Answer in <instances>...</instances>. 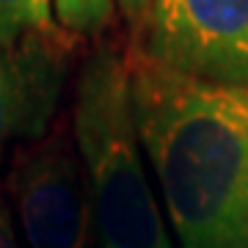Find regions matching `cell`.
<instances>
[{
    "instance_id": "3957f363",
    "label": "cell",
    "mask_w": 248,
    "mask_h": 248,
    "mask_svg": "<svg viewBox=\"0 0 248 248\" xmlns=\"http://www.w3.org/2000/svg\"><path fill=\"white\" fill-rule=\"evenodd\" d=\"M130 53L202 83L248 89V0H149Z\"/></svg>"
},
{
    "instance_id": "6da1fadb",
    "label": "cell",
    "mask_w": 248,
    "mask_h": 248,
    "mask_svg": "<svg viewBox=\"0 0 248 248\" xmlns=\"http://www.w3.org/2000/svg\"><path fill=\"white\" fill-rule=\"evenodd\" d=\"M146 169L179 248H248V89L166 72L127 53Z\"/></svg>"
},
{
    "instance_id": "ba28073f",
    "label": "cell",
    "mask_w": 248,
    "mask_h": 248,
    "mask_svg": "<svg viewBox=\"0 0 248 248\" xmlns=\"http://www.w3.org/2000/svg\"><path fill=\"white\" fill-rule=\"evenodd\" d=\"M0 248H22V237L14 223V213H11L6 187L0 185Z\"/></svg>"
},
{
    "instance_id": "9c48e42d",
    "label": "cell",
    "mask_w": 248,
    "mask_h": 248,
    "mask_svg": "<svg viewBox=\"0 0 248 248\" xmlns=\"http://www.w3.org/2000/svg\"><path fill=\"white\" fill-rule=\"evenodd\" d=\"M116 6H119L124 17H127V19H130V22L135 25V22L141 19V14L146 11V6H149V0H116Z\"/></svg>"
},
{
    "instance_id": "277c9868",
    "label": "cell",
    "mask_w": 248,
    "mask_h": 248,
    "mask_svg": "<svg viewBox=\"0 0 248 248\" xmlns=\"http://www.w3.org/2000/svg\"><path fill=\"white\" fill-rule=\"evenodd\" d=\"M3 187L22 246L97 248L86 169L69 133H47L17 149Z\"/></svg>"
},
{
    "instance_id": "52a82bcc",
    "label": "cell",
    "mask_w": 248,
    "mask_h": 248,
    "mask_svg": "<svg viewBox=\"0 0 248 248\" xmlns=\"http://www.w3.org/2000/svg\"><path fill=\"white\" fill-rule=\"evenodd\" d=\"M116 14V0H53V19L69 36L102 33Z\"/></svg>"
},
{
    "instance_id": "7a4b0ae2",
    "label": "cell",
    "mask_w": 248,
    "mask_h": 248,
    "mask_svg": "<svg viewBox=\"0 0 248 248\" xmlns=\"http://www.w3.org/2000/svg\"><path fill=\"white\" fill-rule=\"evenodd\" d=\"M72 138L86 169L97 248H179L138 141L127 55L113 47L91 50L80 66Z\"/></svg>"
},
{
    "instance_id": "5b68a950",
    "label": "cell",
    "mask_w": 248,
    "mask_h": 248,
    "mask_svg": "<svg viewBox=\"0 0 248 248\" xmlns=\"http://www.w3.org/2000/svg\"><path fill=\"white\" fill-rule=\"evenodd\" d=\"M66 83L63 31L0 45V160L42 141L58 113Z\"/></svg>"
},
{
    "instance_id": "8992f818",
    "label": "cell",
    "mask_w": 248,
    "mask_h": 248,
    "mask_svg": "<svg viewBox=\"0 0 248 248\" xmlns=\"http://www.w3.org/2000/svg\"><path fill=\"white\" fill-rule=\"evenodd\" d=\"M53 0H0V45H17L33 33H55Z\"/></svg>"
}]
</instances>
